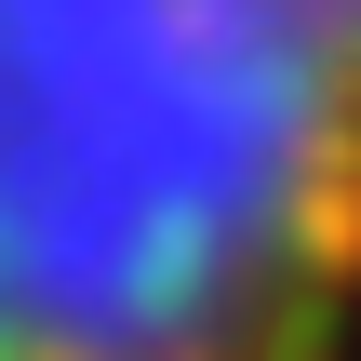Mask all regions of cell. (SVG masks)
Masks as SVG:
<instances>
[{
  "label": "cell",
  "instance_id": "6da1fadb",
  "mask_svg": "<svg viewBox=\"0 0 361 361\" xmlns=\"http://www.w3.org/2000/svg\"><path fill=\"white\" fill-rule=\"evenodd\" d=\"M0 361H361V0H0Z\"/></svg>",
  "mask_w": 361,
  "mask_h": 361
}]
</instances>
